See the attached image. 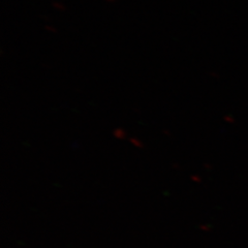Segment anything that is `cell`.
<instances>
[{"mask_svg": "<svg viewBox=\"0 0 248 248\" xmlns=\"http://www.w3.org/2000/svg\"><path fill=\"white\" fill-rule=\"evenodd\" d=\"M53 7L58 11H65V6L60 2H53Z\"/></svg>", "mask_w": 248, "mask_h": 248, "instance_id": "obj_1", "label": "cell"}, {"mask_svg": "<svg viewBox=\"0 0 248 248\" xmlns=\"http://www.w3.org/2000/svg\"><path fill=\"white\" fill-rule=\"evenodd\" d=\"M46 30H48L49 32H52V33H56V29L54 28V27H52L51 25H46Z\"/></svg>", "mask_w": 248, "mask_h": 248, "instance_id": "obj_2", "label": "cell"}, {"mask_svg": "<svg viewBox=\"0 0 248 248\" xmlns=\"http://www.w3.org/2000/svg\"><path fill=\"white\" fill-rule=\"evenodd\" d=\"M105 1H107V2H115V0H105Z\"/></svg>", "mask_w": 248, "mask_h": 248, "instance_id": "obj_3", "label": "cell"}]
</instances>
